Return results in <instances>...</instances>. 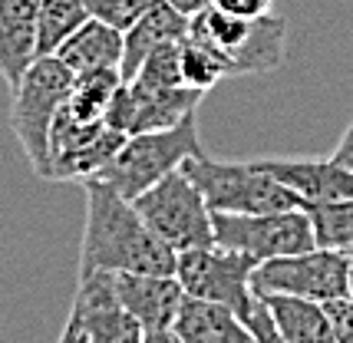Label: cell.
Returning a JSON list of instances; mask_svg holds the SVG:
<instances>
[{
	"mask_svg": "<svg viewBox=\"0 0 353 343\" xmlns=\"http://www.w3.org/2000/svg\"><path fill=\"white\" fill-rule=\"evenodd\" d=\"M86 228L79 248V278L96 271H142L175 274L179 251L155 238L139 218L136 205L103 178H86Z\"/></svg>",
	"mask_w": 353,
	"mask_h": 343,
	"instance_id": "cell-1",
	"label": "cell"
},
{
	"mask_svg": "<svg viewBox=\"0 0 353 343\" xmlns=\"http://www.w3.org/2000/svg\"><path fill=\"white\" fill-rule=\"evenodd\" d=\"M188 37L212 50L225 63L228 76H261L284 66L288 20L277 14L234 17L205 7L188 20Z\"/></svg>",
	"mask_w": 353,
	"mask_h": 343,
	"instance_id": "cell-2",
	"label": "cell"
},
{
	"mask_svg": "<svg viewBox=\"0 0 353 343\" xmlns=\"http://www.w3.org/2000/svg\"><path fill=\"white\" fill-rule=\"evenodd\" d=\"M77 73L60 56H40L10 90V129L33 175L50 182V129L73 93Z\"/></svg>",
	"mask_w": 353,
	"mask_h": 343,
	"instance_id": "cell-3",
	"label": "cell"
},
{
	"mask_svg": "<svg viewBox=\"0 0 353 343\" xmlns=\"http://www.w3.org/2000/svg\"><path fill=\"white\" fill-rule=\"evenodd\" d=\"M205 156L199 139V112L185 116L172 129H155V132H136L123 142L116 158L96 178H103L116 188L123 198H139L145 188L162 182L169 172L182 169L188 158Z\"/></svg>",
	"mask_w": 353,
	"mask_h": 343,
	"instance_id": "cell-4",
	"label": "cell"
},
{
	"mask_svg": "<svg viewBox=\"0 0 353 343\" xmlns=\"http://www.w3.org/2000/svg\"><path fill=\"white\" fill-rule=\"evenodd\" d=\"M188 178L199 185L212 211L225 215H264V211H288L304 208L284 182L258 169L254 162H218L208 156H195L182 165Z\"/></svg>",
	"mask_w": 353,
	"mask_h": 343,
	"instance_id": "cell-5",
	"label": "cell"
},
{
	"mask_svg": "<svg viewBox=\"0 0 353 343\" xmlns=\"http://www.w3.org/2000/svg\"><path fill=\"white\" fill-rule=\"evenodd\" d=\"M132 205H136L139 218L145 221V228L179 254L215 245L212 208L185 169L169 172L162 182H155L139 198H132Z\"/></svg>",
	"mask_w": 353,
	"mask_h": 343,
	"instance_id": "cell-6",
	"label": "cell"
},
{
	"mask_svg": "<svg viewBox=\"0 0 353 343\" xmlns=\"http://www.w3.org/2000/svg\"><path fill=\"white\" fill-rule=\"evenodd\" d=\"M254 271L258 261L241 251L221 248V245H205L179 254L175 278L188 297L225 304L238 317H251L258 294H254Z\"/></svg>",
	"mask_w": 353,
	"mask_h": 343,
	"instance_id": "cell-7",
	"label": "cell"
},
{
	"mask_svg": "<svg viewBox=\"0 0 353 343\" xmlns=\"http://www.w3.org/2000/svg\"><path fill=\"white\" fill-rule=\"evenodd\" d=\"M212 225H215V245L241 251L248 258H254L258 264L317 248L314 228H310V218L304 208L264 211V215H225V211H212Z\"/></svg>",
	"mask_w": 353,
	"mask_h": 343,
	"instance_id": "cell-8",
	"label": "cell"
},
{
	"mask_svg": "<svg viewBox=\"0 0 353 343\" xmlns=\"http://www.w3.org/2000/svg\"><path fill=\"white\" fill-rule=\"evenodd\" d=\"M350 291V254L310 248L301 254L261 261L254 271V294H291L307 300H337Z\"/></svg>",
	"mask_w": 353,
	"mask_h": 343,
	"instance_id": "cell-9",
	"label": "cell"
},
{
	"mask_svg": "<svg viewBox=\"0 0 353 343\" xmlns=\"http://www.w3.org/2000/svg\"><path fill=\"white\" fill-rule=\"evenodd\" d=\"M199 90L192 86H175V90H155V86H142L125 79L116 90L112 103H109L103 123L116 132L136 136V132H155V129H172L179 125L185 116L199 112L201 103Z\"/></svg>",
	"mask_w": 353,
	"mask_h": 343,
	"instance_id": "cell-10",
	"label": "cell"
},
{
	"mask_svg": "<svg viewBox=\"0 0 353 343\" xmlns=\"http://www.w3.org/2000/svg\"><path fill=\"white\" fill-rule=\"evenodd\" d=\"M90 343H142L145 327L123 307L116 294V271H96L79 278L73 311Z\"/></svg>",
	"mask_w": 353,
	"mask_h": 343,
	"instance_id": "cell-11",
	"label": "cell"
},
{
	"mask_svg": "<svg viewBox=\"0 0 353 343\" xmlns=\"http://www.w3.org/2000/svg\"><path fill=\"white\" fill-rule=\"evenodd\" d=\"M116 294L145 330H172L185 300L175 274H142V271H116Z\"/></svg>",
	"mask_w": 353,
	"mask_h": 343,
	"instance_id": "cell-12",
	"label": "cell"
},
{
	"mask_svg": "<svg viewBox=\"0 0 353 343\" xmlns=\"http://www.w3.org/2000/svg\"><path fill=\"white\" fill-rule=\"evenodd\" d=\"M254 165L284 182L304 205L353 198V172L334 158H254Z\"/></svg>",
	"mask_w": 353,
	"mask_h": 343,
	"instance_id": "cell-13",
	"label": "cell"
},
{
	"mask_svg": "<svg viewBox=\"0 0 353 343\" xmlns=\"http://www.w3.org/2000/svg\"><path fill=\"white\" fill-rule=\"evenodd\" d=\"M40 0H0V76L14 90L37 56Z\"/></svg>",
	"mask_w": 353,
	"mask_h": 343,
	"instance_id": "cell-14",
	"label": "cell"
},
{
	"mask_svg": "<svg viewBox=\"0 0 353 343\" xmlns=\"http://www.w3.org/2000/svg\"><path fill=\"white\" fill-rule=\"evenodd\" d=\"M172 333L179 343H254V333L245 317L212 300L185 294L179 317L172 324Z\"/></svg>",
	"mask_w": 353,
	"mask_h": 343,
	"instance_id": "cell-15",
	"label": "cell"
},
{
	"mask_svg": "<svg viewBox=\"0 0 353 343\" xmlns=\"http://www.w3.org/2000/svg\"><path fill=\"white\" fill-rule=\"evenodd\" d=\"M188 20L192 17L179 14L172 3L165 0H152V7L139 17L136 23L123 33L125 37V50H123V66L119 73L123 79H132L139 73V66L145 63V56L162 43H179L188 37Z\"/></svg>",
	"mask_w": 353,
	"mask_h": 343,
	"instance_id": "cell-16",
	"label": "cell"
},
{
	"mask_svg": "<svg viewBox=\"0 0 353 343\" xmlns=\"http://www.w3.org/2000/svg\"><path fill=\"white\" fill-rule=\"evenodd\" d=\"M268 313L274 317L277 333L288 343H337L330 330V317L321 300L291 294H258Z\"/></svg>",
	"mask_w": 353,
	"mask_h": 343,
	"instance_id": "cell-17",
	"label": "cell"
},
{
	"mask_svg": "<svg viewBox=\"0 0 353 343\" xmlns=\"http://www.w3.org/2000/svg\"><path fill=\"white\" fill-rule=\"evenodd\" d=\"M123 50H125V37L123 30L109 27L103 20H86L60 50V56L73 73H90V70H109V66H123Z\"/></svg>",
	"mask_w": 353,
	"mask_h": 343,
	"instance_id": "cell-18",
	"label": "cell"
},
{
	"mask_svg": "<svg viewBox=\"0 0 353 343\" xmlns=\"http://www.w3.org/2000/svg\"><path fill=\"white\" fill-rule=\"evenodd\" d=\"M90 20L83 0H40L37 14V56H57V50Z\"/></svg>",
	"mask_w": 353,
	"mask_h": 343,
	"instance_id": "cell-19",
	"label": "cell"
},
{
	"mask_svg": "<svg viewBox=\"0 0 353 343\" xmlns=\"http://www.w3.org/2000/svg\"><path fill=\"white\" fill-rule=\"evenodd\" d=\"M125 79L116 66L109 70H90V73H77V83H73V93L66 99V110L73 112L83 123H99L106 116L109 103L116 90L123 86Z\"/></svg>",
	"mask_w": 353,
	"mask_h": 343,
	"instance_id": "cell-20",
	"label": "cell"
},
{
	"mask_svg": "<svg viewBox=\"0 0 353 343\" xmlns=\"http://www.w3.org/2000/svg\"><path fill=\"white\" fill-rule=\"evenodd\" d=\"M314 228L317 248L330 251H350L353 248V198H337V202H310L304 205Z\"/></svg>",
	"mask_w": 353,
	"mask_h": 343,
	"instance_id": "cell-21",
	"label": "cell"
},
{
	"mask_svg": "<svg viewBox=\"0 0 353 343\" xmlns=\"http://www.w3.org/2000/svg\"><path fill=\"white\" fill-rule=\"evenodd\" d=\"M132 83H142V86H155V90H175V86H185L182 76V40L179 43H162L155 47L145 63L139 66V73L132 76Z\"/></svg>",
	"mask_w": 353,
	"mask_h": 343,
	"instance_id": "cell-22",
	"label": "cell"
},
{
	"mask_svg": "<svg viewBox=\"0 0 353 343\" xmlns=\"http://www.w3.org/2000/svg\"><path fill=\"white\" fill-rule=\"evenodd\" d=\"M182 76H185V86L199 90V93H208L215 86L218 79H225V63L218 60L215 53L208 47H201L199 40L185 37L182 40Z\"/></svg>",
	"mask_w": 353,
	"mask_h": 343,
	"instance_id": "cell-23",
	"label": "cell"
},
{
	"mask_svg": "<svg viewBox=\"0 0 353 343\" xmlns=\"http://www.w3.org/2000/svg\"><path fill=\"white\" fill-rule=\"evenodd\" d=\"M83 3H86L92 20H103L123 33L152 7V0H83Z\"/></svg>",
	"mask_w": 353,
	"mask_h": 343,
	"instance_id": "cell-24",
	"label": "cell"
},
{
	"mask_svg": "<svg viewBox=\"0 0 353 343\" xmlns=\"http://www.w3.org/2000/svg\"><path fill=\"white\" fill-rule=\"evenodd\" d=\"M323 307H327V317H330L334 340H337V343H353V300H350V297L327 300Z\"/></svg>",
	"mask_w": 353,
	"mask_h": 343,
	"instance_id": "cell-25",
	"label": "cell"
},
{
	"mask_svg": "<svg viewBox=\"0 0 353 343\" xmlns=\"http://www.w3.org/2000/svg\"><path fill=\"white\" fill-rule=\"evenodd\" d=\"M248 327H251V333H254V343H288L281 333H277L274 317L268 313V307H264L261 300L254 304V311H251V317H248Z\"/></svg>",
	"mask_w": 353,
	"mask_h": 343,
	"instance_id": "cell-26",
	"label": "cell"
},
{
	"mask_svg": "<svg viewBox=\"0 0 353 343\" xmlns=\"http://www.w3.org/2000/svg\"><path fill=\"white\" fill-rule=\"evenodd\" d=\"M212 7L225 10V14H234V17H264V14H271L274 0H212Z\"/></svg>",
	"mask_w": 353,
	"mask_h": 343,
	"instance_id": "cell-27",
	"label": "cell"
},
{
	"mask_svg": "<svg viewBox=\"0 0 353 343\" xmlns=\"http://www.w3.org/2000/svg\"><path fill=\"white\" fill-rule=\"evenodd\" d=\"M334 162H340L343 169H350L353 172V123H350V129L343 132V139L337 142V149H334Z\"/></svg>",
	"mask_w": 353,
	"mask_h": 343,
	"instance_id": "cell-28",
	"label": "cell"
},
{
	"mask_svg": "<svg viewBox=\"0 0 353 343\" xmlns=\"http://www.w3.org/2000/svg\"><path fill=\"white\" fill-rule=\"evenodd\" d=\"M57 343H90V340H86V330H83V324H79L77 313H70V317H66V327H63V333H60V340H57Z\"/></svg>",
	"mask_w": 353,
	"mask_h": 343,
	"instance_id": "cell-29",
	"label": "cell"
},
{
	"mask_svg": "<svg viewBox=\"0 0 353 343\" xmlns=\"http://www.w3.org/2000/svg\"><path fill=\"white\" fill-rule=\"evenodd\" d=\"M165 3H172V7L185 17H195V14H201L205 7H212V0H165Z\"/></svg>",
	"mask_w": 353,
	"mask_h": 343,
	"instance_id": "cell-30",
	"label": "cell"
},
{
	"mask_svg": "<svg viewBox=\"0 0 353 343\" xmlns=\"http://www.w3.org/2000/svg\"><path fill=\"white\" fill-rule=\"evenodd\" d=\"M142 343H179L172 330H145L142 333Z\"/></svg>",
	"mask_w": 353,
	"mask_h": 343,
	"instance_id": "cell-31",
	"label": "cell"
},
{
	"mask_svg": "<svg viewBox=\"0 0 353 343\" xmlns=\"http://www.w3.org/2000/svg\"><path fill=\"white\" fill-rule=\"evenodd\" d=\"M347 297L353 300V258H350V291H347Z\"/></svg>",
	"mask_w": 353,
	"mask_h": 343,
	"instance_id": "cell-32",
	"label": "cell"
},
{
	"mask_svg": "<svg viewBox=\"0 0 353 343\" xmlns=\"http://www.w3.org/2000/svg\"><path fill=\"white\" fill-rule=\"evenodd\" d=\"M347 254H350V258H353V248H350V251H347Z\"/></svg>",
	"mask_w": 353,
	"mask_h": 343,
	"instance_id": "cell-33",
	"label": "cell"
}]
</instances>
